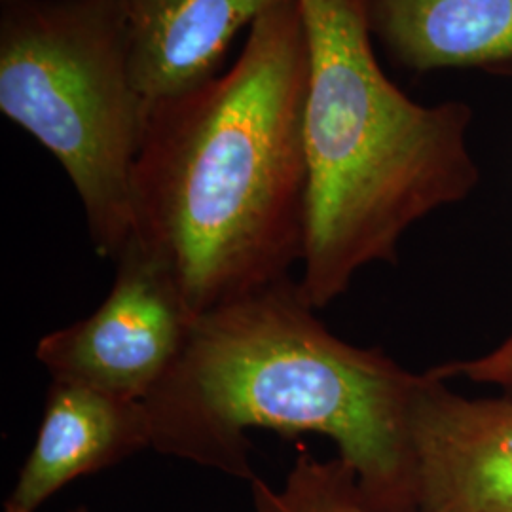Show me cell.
<instances>
[{"mask_svg":"<svg viewBox=\"0 0 512 512\" xmlns=\"http://www.w3.org/2000/svg\"><path fill=\"white\" fill-rule=\"evenodd\" d=\"M310 48L300 2L249 29L226 73L154 103L131 177V238L164 256L194 317L304 253Z\"/></svg>","mask_w":512,"mask_h":512,"instance_id":"obj_1","label":"cell"},{"mask_svg":"<svg viewBox=\"0 0 512 512\" xmlns=\"http://www.w3.org/2000/svg\"><path fill=\"white\" fill-rule=\"evenodd\" d=\"M420 374L332 334L279 279L194 317L181 355L143 401L150 448L251 482L247 431L329 437L366 503L418 512L408 410Z\"/></svg>","mask_w":512,"mask_h":512,"instance_id":"obj_2","label":"cell"},{"mask_svg":"<svg viewBox=\"0 0 512 512\" xmlns=\"http://www.w3.org/2000/svg\"><path fill=\"white\" fill-rule=\"evenodd\" d=\"M308 35L306 220L300 293L321 310L406 230L467 200L480 167L465 101L421 105L380 67L365 0H298Z\"/></svg>","mask_w":512,"mask_h":512,"instance_id":"obj_3","label":"cell"},{"mask_svg":"<svg viewBox=\"0 0 512 512\" xmlns=\"http://www.w3.org/2000/svg\"><path fill=\"white\" fill-rule=\"evenodd\" d=\"M0 110L65 169L95 253L131 238V177L150 105L112 0H2Z\"/></svg>","mask_w":512,"mask_h":512,"instance_id":"obj_4","label":"cell"},{"mask_svg":"<svg viewBox=\"0 0 512 512\" xmlns=\"http://www.w3.org/2000/svg\"><path fill=\"white\" fill-rule=\"evenodd\" d=\"M116 277L92 315L40 338V365L55 382L145 401L181 355L194 313L164 256L129 238Z\"/></svg>","mask_w":512,"mask_h":512,"instance_id":"obj_5","label":"cell"},{"mask_svg":"<svg viewBox=\"0 0 512 512\" xmlns=\"http://www.w3.org/2000/svg\"><path fill=\"white\" fill-rule=\"evenodd\" d=\"M408 437L418 512H512V399H467L429 368Z\"/></svg>","mask_w":512,"mask_h":512,"instance_id":"obj_6","label":"cell"},{"mask_svg":"<svg viewBox=\"0 0 512 512\" xmlns=\"http://www.w3.org/2000/svg\"><path fill=\"white\" fill-rule=\"evenodd\" d=\"M150 448L143 401L52 380L37 440L4 512H38L80 476L105 471Z\"/></svg>","mask_w":512,"mask_h":512,"instance_id":"obj_7","label":"cell"},{"mask_svg":"<svg viewBox=\"0 0 512 512\" xmlns=\"http://www.w3.org/2000/svg\"><path fill=\"white\" fill-rule=\"evenodd\" d=\"M128 35L131 71L148 105L219 76L232 40L289 0H112Z\"/></svg>","mask_w":512,"mask_h":512,"instance_id":"obj_8","label":"cell"},{"mask_svg":"<svg viewBox=\"0 0 512 512\" xmlns=\"http://www.w3.org/2000/svg\"><path fill=\"white\" fill-rule=\"evenodd\" d=\"M372 38L414 73L512 78V0H365Z\"/></svg>","mask_w":512,"mask_h":512,"instance_id":"obj_9","label":"cell"},{"mask_svg":"<svg viewBox=\"0 0 512 512\" xmlns=\"http://www.w3.org/2000/svg\"><path fill=\"white\" fill-rule=\"evenodd\" d=\"M251 495L253 512H380L366 503L344 459L323 461L310 454L296 458L279 490L255 476Z\"/></svg>","mask_w":512,"mask_h":512,"instance_id":"obj_10","label":"cell"},{"mask_svg":"<svg viewBox=\"0 0 512 512\" xmlns=\"http://www.w3.org/2000/svg\"><path fill=\"white\" fill-rule=\"evenodd\" d=\"M442 380L463 376L475 384L499 385L512 391V330L511 334L482 357L469 361H454L433 366Z\"/></svg>","mask_w":512,"mask_h":512,"instance_id":"obj_11","label":"cell"},{"mask_svg":"<svg viewBox=\"0 0 512 512\" xmlns=\"http://www.w3.org/2000/svg\"><path fill=\"white\" fill-rule=\"evenodd\" d=\"M73 512H92L88 507H78V509H74Z\"/></svg>","mask_w":512,"mask_h":512,"instance_id":"obj_12","label":"cell"},{"mask_svg":"<svg viewBox=\"0 0 512 512\" xmlns=\"http://www.w3.org/2000/svg\"><path fill=\"white\" fill-rule=\"evenodd\" d=\"M0 2H2V0H0Z\"/></svg>","mask_w":512,"mask_h":512,"instance_id":"obj_13","label":"cell"}]
</instances>
